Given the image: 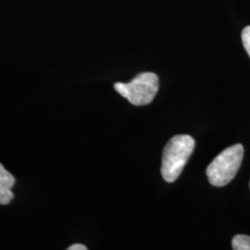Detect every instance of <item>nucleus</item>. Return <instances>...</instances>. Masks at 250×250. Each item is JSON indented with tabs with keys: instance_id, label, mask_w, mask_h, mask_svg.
<instances>
[{
	"instance_id": "obj_1",
	"label": "nucleus",
	"mask_w": 250,
	"mask_h": 250,
	"mask_svg": "<svg viewBox=\"0 0 250 250\" xmlns=\"http://www.w3.org/2000/svg\"><path fill=\"white\" fill-rule=\"evenodd\" d=\"M195 139L189 134L175 136L167 143L161 165V174L165 181L171 183L179 179L195 149Z\"/></svg>"
},
{
	"instance_id": "obj_2",
	"label": "nucleus",
	"mask_w": 250,
	"mask_h": 250,
	"mask_svg": "<svg viewBox=\"0 0 250 250\" xmlns=\"http://www.w3.org/2000/svg\"><path fill=\"white\" fill-rule=\"evenodd\" d=\"M245 148L235 144L215 156L206 169L208 182L213 187H225L232 181L241 167Z\"/></svg>"
},
{
	"instance_id": "obj_3",
	"label": "nucleus",
	"mask_w": 250,
	"mask_h": 250,
	"mask_svg": "<svg viewBox=\"0 0 250 250\" xmlns=\"http://www.w3.org/2000/svg\"><path fill=\"white\" fill-rule=\"evenodd\" d=\"M114 88L131 104L147 105L154 100L159 90V78L152 72H143L129 83H116Z\"/></svg>"
},
{
	"instance_id": "obj_4",
	"label": "nucleus",
	"mask_w": 250,
	"mask_h": 250,
	"mask_svg": "<svg viewBox=\"0 0 250 250\" xmlns=\"http://www.w3.org/2000/svg\"><path fill=\"white\" fill-rule=\"evenodd\" d=\"M15 184V177L0 164V205H8L13 199L12 188Z\"/></svg>"
},
{
	"instance_id": "obj_5",
	"label": "nucleus",
	"mask_w": 250,
	"mask_h": 250,
	"mask_svg": "<svg viewBox=\"0 0 250 250\" xmlns=\"http://www.w3.org/2000/svg\"><path fill=\"white\" fill-rule=\"evenodd\" d=\"M232 247L234 250H250V236L239 234L232 240Z\"/></svg>"
},
{
	"instance_id": "obj_6",
	"label": "nucleus",
	"mask_w": 250,
	"mask_h": 250,
	"mask_svg": "<svg viewBox=\"0 0 250 250\" xmlns=\"http://www.w3.org/2000/svg\"><path fill=\"white\" fill-rule=\"evenodd\" d=\"M242 43H243V46H245L247 54H248L250 57V26L246 27L242 31Z\"/></svg>"
},
{
	"instance_id": "obj_7",
	"label": "nucleus",
	"mask_w": 250,
	"mask_h": 250,
	"mask_svg": "<svg viewBox=\"0 0 250 250\" xmlns=\"http://www.w3.org/2000/svg\"><path fill=\"white\" fill-rule=\"evenodd\" d=\"M86 249H87V247L83 245H73L67 248V250H86Z\"/></svg>"
},
{
	"instance_id": "obj_8",
	"label": "nucleus",
	"mask_w": 250,
	"mask_h": 250,
	"mask_svg": "<svg viewBox=\"0 0 250 250\" xmlns=\"http://www.w3.org/2000/svg\"><path fill=\"white\" fill-rule=\"evenodd\" d=\"M249 187H250V183H249Z\"/></svg>"
}]
</instances>
